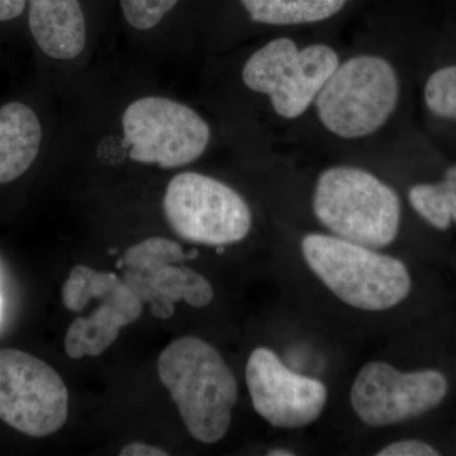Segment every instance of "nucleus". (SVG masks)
Returning <instances> with one entry per match:
<instances>
[{"label": "nucleus", "instance_id": "1", "mask_svg": "<svg viewBox=\"0 0 456 456\" xmlns=\"http://www.w3.org/2000/svg\"><path fill=\"white\" fill-rule=\"evenodd\" d=\"M158 374L193 439L216 444L226 436L239 384L220 351L203 338L183 336L159 356Z\"/></svg>", "mask_w": 456, "mask_h": 456}, {"label": "nucleus", "instance_id": "2", "mask_svg": "<svg viewBox=\"0 0 456 456\" xmlns=\"http://www.w3.org/2000/svg\"><path fill=\"white\" fill-rule=\"evenodd\" d=\"M301 253L318 281L356 310L388 311L412 292V275L406 264L378 248L329 232H311L302 237Z\"/></svg>", "mask_w": 456, "mask_h": 456}, {"label": "nucleus", "instance_id": "3", "mask_svg": "<svg viewBox=\"0 0 456 456\" xmlns=\"http://www.w3.org/2000/svg\"><path fill=\"white\" fill-rule=\"evenodd\" d=\"M312 209L331 235L378 250L392 245L401 230L402 200L395 189L353 165H334L318 175Z\"/></svg>", "mask_w": 456, "mask_h": 456}, {"label": "nucleus", "instance_id": "4", "mask_svg": "<svg viewBox=\"0 0 456 456\" xmlns=\"http://www.w3.org/2000/svg\"><path fill=\"white\" fill-rule=\"evenodd\" d=\"M401 82L388 59L359 53L340 61L318 93L314 107L326 131L362 140L382 130L397 110Z\"/></svg>", "mask_w": 456, "mask_h": 456}, {"label": "nucleus", "instance_id": "5", "mask_svg": "<svg viewBox=\"0 0 456 456\" xmlns=\"http://www.w3.org/2000/svg\"><path fill=\"white\" fill-rule=\"evenodd\" d=\"M340 61L330 45L299 46L292 38L278 37L251 53L241 77L246 88L268 98L277 116L292 121L314 107Z\"/></svg>", "mask_w": 456, "mask_h": 456}, {"label": "nucleus", "instance_id": "6", "mask_svg": "<svg viewBox=\"0 0 456 456\" xmlns=\"http://www.w3.org/2000/svg\"><path fill=\"white\" fill-rule=\"evenodd\" d=\"M163 209L171 230L198 245L237 244L253 227V212L239 191L196 171H184L170 180Z\"/></svg>", "mask_w": 456, "mask_h": 456}, {"label": "nucleus", "instance_id": "7", "mask_svg": "<svg viewBox=\"0 0 456 456\" xmlns=\"http://www.w3.org/2000/svg\"><path fill=\"white\" fill-rule=\"evenodd\" d=\"M123 139L131 160L176 169L208 149L212 131L193 108L165 97L131 102L122 114Z\"/></svg>", "mask_w": 456, "mask_h": 456}, {"label": "nucleus", "instance_id": "8", "mask_svg": "<svg viewBox=\"0 0 456 456\" xmlns=\"http://www.w3.org/2000/svg\"><path fill=\"white\" fill-rule=\"evenodd\" d=\"M449 395V379L437 369L402 371L386 362H369L350 389L354 413L370 428H391L431 412Z\"/></svg>", "mask_w": 456, "mask_h": 456}, {"label": "nucleus", "instance_id": "9", "mask_svg": "<svg viewBox=\"0 0 456 456\" xmlns=\"http://www.w3.org/2000/svg\"><path fill=\"white\" fill-rule=\"evenodd\" d=\"M64 380L44 360L0 349V419L27 436L46 437L68 421Z\"/></svg>", "mask_w": 456, "mask_h": 456}, {"label": "nucleus", "instance_id": "10", "mask_svg": "<svg viewBox=\"0 0 456 456\" xmlns=\"http://www.w3.org/2000/svg\"><path fill=\"white\" fill-rule=\"evenodd\" d=\"M251 403L273 428L297 430L316 422L325 411L327 387L316 378L299 374L269 347H256L246 364Z\"/></svg>", "mask_w": 456, "mask_h": 456}, {"label": "nucleus", "instance_id": "11", "mask_svg": "<svg viewBox=\"0 0 456 456\" xmlns=\"http://www.w3.org/2000/svg\"><path fill=\"white\" fill-rule=\"evenodd\" d=\"M29 29L45 55L70 61L86 46V23L79 0H28Z\"/></svg>", "mask_w": 456, "mask_h": 456}, {"label": "nucleus", "instance_id": "12", "mask_svg": "<svg viewBox=\"0 0 456 456\" xmlns=\"http://www.w3.org/2000/svg\"><path fill=\"white\" fill-rule=\"evenodd\" d=\"M42 127L32 108L20 102L0 107V184L22 176L40 152Z\"/></svg>", "mask_w": 456, "mask_h": 456}, {"label": "nucleus", "instance_id": "13", "mask_svg": "<svg viewBox=\"0 0 456 456\" xmlns=\"http://www.w3.org/2000/svg\"><path fill=\"white\" fill-rule=\"evenodd\" d=\"M197 256L198 251L184 253L178 242L167 237H149L128 248L117 263V268L123 269L122 281L137 298L142 303H150L154 298L156 274L164 266L193 260Z\"/></svg>", "mask_w": 456, "mask_h": 456}, {"label": "nucleus", "instance_id": "14", "mask_svg": "<svg viewBox=\"0 0 456 456\" xmlns=\"http://www.w3.org/2000/svg\"><path fill=\"white\" fill-rule=\"evenodd\" d=\"M62 303L69 311L80 312L93 299L118 305L139 320L142 302L136 294L113 273L97 272L86 265L71 269L61 290Z\"/></svg>", "mask_w": 456, "mask_h": 456}, {"label": "nucleus", "instance_id": "15", "mask_svg": "<svg viewBox=\"0 0 456 456\" xmlns=\"http://www.w3.org/2000/svg\"><path fill=\"white\" fill-rule=\"evenodd\" d=\"M101 303L89 317L77 318L69 327L65 336L69 358L102 355L116 342L122 327L136 322L137 318L130 312L112 303Z\"/></svg>", "mask_w": 456, "mask_h": 456}, {"label": "nucleus", "instance_id": "16", "mask_svg": "<svg viewBox=\"0 0 456 456\" xmlns=\"http://www.w3.org/2000/svg\"><path fill=\"white\" fill-rule=\"evenodd\" d=\"M154 298L149 303L151 314L160 320L173 316L176 302L184 301L194 308H204L213 301L215 290L208 279L185 266H164L156 274Z\"/></svg>", "mask_w": 456, "mask_h": 456}, {"label": "nucleus", "instance_id": "17", "mask_svg": "<svg viewBox=\"0 0 456 456\" xmlns=\"http://www.w3.org/2000/svg\"><path fill=\"white\" fill-rule=\"evenodd\" d=\"M347 0H241L255 23L266 26H301L323 22L336 16Z\"/></svg>", "mask_w": 456, "mask_h": 456}, {"label": "nucleus", "instance_id": "18", "mask_svg": "<svg viewBox=\"0 0 456 456\" xmlns=\"http://www.w3.org/2000/svg\"><path fill=\"white\" fill-rule=\"evenodd\" d=\"M413 211L435 230L456 224V164L444 171L439 182L419 183L408 191Z\"/></svg>", "mask_w": 456, "mask_h": 456}, {"label": "nucleus", "instance_id": "19", "mask_svg": "<svg viewBox=\"0 0 456 456\" xmlns=\"http://www.w3.org/2000/svg\"><path fill=\"white\" fill-rule=\"evenodd\" d=\"M424 102L432 116L456 121V64L443 66L428 77Z\"/></svg>", "mask_w": 456, "mask_h": 456}, {"label": "nucleus", "instance_id": "20", "mask_svg": "<svg viewBox=\"0 0 456 456\" xmlns=\"http://www.w3.org/2000/svg\"><path fill=\"white\" fill-rule=\"evenodd\" d=\"M179 0H121L123 16L137 31L155 28Z\"/></svg>", "mask_w": 456, "mask_h": 456}, {"label": "nucleus", "instance_id": "21", "mask_svg": "<svg viewBox=\"0 0 456 456\" xmlns=\"http://www.w3.org/2000/svg\"><path fill=\"white\" fill-rule=\"evenodd\" d=\"M378 456H437L439 450L424 440L407 439L395 441L377 452Z\"/></svg>", "mask_w": 456, "mask_h": 456}, {"label": "nucleus", "instance_id": "22", "mask_svg": "<svg viewBox=\"0 0 456 456\" xmlns=\"http://www.w3.org/2000/svg\"><path fill=\"white\" fill-rule=\"evenodd\" d=\"M121 456H167L169 452L167 450L158 448V446L147 445L145 443H131L123 446Z\"/></svg>", "mask_w": 456, "mask_h": 456}, {"label": "nucleus", "instance_id": "23", "mask_svg": "<svg viewBox=\"0 0 456 456\" xmlns=\"http://www.w3.org/2000/svg\"><path fill=\"white\" fill-rule=\"evenodd\" d=\"M28 0H0V22L14 20L25 11Z\"/></svg>", "mask_w": 456, "mask_h": 456}, {"label": "nucleus", "instance_id": "24", "mask_svg": "<svg viewBox=\"0 0 456 456\" xmlns=\"http://www.w3.org/2000/svg\"><path fill=\"white\" fill-rule=\"evenodd\" d=\"M269 456H293L296 455V452L293 450L285 449V448H274L270 449L268 452Z\"/></svg>", "mask_w": 456, "mask_h": 456}]
</instances>
